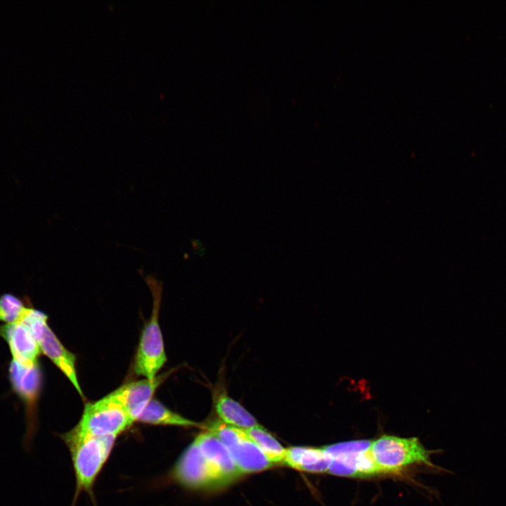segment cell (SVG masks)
I'll return each instance as SVG.
<instances>
[{
    "label": "cell",
    "instance_id": "8992f818",
    "mask_svg": "<svg viewBox=\"0 0 506 506\" xmlns=\"http://www.w3.org/2000/svg\"><path fill=\"white\" fill-rule=\"evenodd\" d=\"M153 292V308L150 319L142 331L138 347L134 371L145 379H153L166 362L167 357L161 330L158 322L161 291L158 287Z\"/></svg>",
    "mask_w": 506,
    "mask_h": 506
},
{
    "label": "cell",
    "instance_id": "5b68a950",
    "mask_svg": "<svg viewBox=\"0 0 506 506\" xmlns=\"http://www.w3.org/2000/svg\"><path fill=\"white\" fill-rule=\"evenodd\" d=\"M207 429L227 448L242 474L261 472L274 466L244 429L221 421L212 423Z\"/></svg>",
    "mask_w": 506,
    "mask_h": 506
},
{
    "label": "cell",
    "instance_id": "4fadbf2b",
    "mask_svg": "<svg viewBox=\"0 0 506 506\" xmlns=\"http://www.w3.org/2000/svg\"><path fill=\"white\" fill-rule=\"evenodd\" d=\"M282 465L308 473H327L330 462L322 448L292 446L286 448Z\"/></svg>",
    "mask_w": 506,
    "mask_h": 506
},
{
    "label": "cell",
    "instance_id": "5bb4252c",
    "mask_svg": "<svg viewBox=\"0 0 506 506\" xmlns=\"http://www.w3.org/2000/svg\"><path fill=\"white\" fill-rule=\"evenodd\" d=\"M213 401L215 411L222 422L242 429L259 425L255 417L226 391L215 393Z\"/></svg>",
    "mask_w": 506,
    "mask_h": 506
},
{
    "label": "cell",
    "instance_id": "ba28073f",
    "mask_svg": "<svg viewBox=\"0 0 506 506\" xmlns=\"http://www.w3.org/2000/svg\"><path fill=\"white\" fill-rule=\"evenodd\" d=\"M172 474L180 484L192 489H207L223 486L195 441L183 452L175 464Z\"/></svg>",
    "mask_w": 506,
    "mask_h": 506
},
{
    "label": "cell",
    "instance_id": "3957f363",
    "mask_svg": "<svg viewBox=\"0 0 506 506\" xmlns=\"http://www.w3.org/2000/svg\"><path fill=\"white\" fill-rule=\"evenodd\" d=\"M372 440L358 439L322 447L330 465L327 473L343 477L367 478L380 474L370 454Z\"/></svg>",
    "mask_w": 506,
    "mask_h": 506
},
{
    "label": "cell",
    "instance_id": "52a82bcc",
    "mask_svg": "<svg viewBox=\"0 0 506 506\" xmlns=\"http://www.w3.org/2000/svg\"><path fill=\"white\" fill-rule=\"evenodd\" d=\"M133 422L125 410L108 394L94 403L86 404L74 427L93 436H117Z\"/></svg>",
    "mask_w": 506,
    "mask_h": 506
},
{
    "label": "cell",
    "instance_id": "8fae6325",
    "mask_svg": "<svg viewBox=\"0 0 506 506\" xmlns=\"http://www.w3.org/2000/svg\"><path fill=\"white\" fill-rule=\"evenodd\" d=\"M165 377L162 375L153 379H144L125 384L109 394V396L119 404L134 422Z\"/></svg>",
    "mask_w": 506,
    "mask_h": 506
},
{
    "label": "cell",
    "instance_id": "e0dca14e",
    "mask_svg": "<svg viewBox=\"0 0 506 506\" xmlns=\"http://www.w3.org/2000/svg\"><path fill=\"white\" fill-rule=\"evenodd\" d=\"M29 307L16 296L5 293L0 297V321L13 323L22 321Z\"/></svg>",
    "mask_w": 506,
    "mask_h": 506
},
{
    "label": "cell",
    "instance_id": "7a4b0ae2",
    "mask_svg": "<svg viewBox=\"0 0 506 506\" xmlns=\"http://www.w3.org/2000/svg\"><path fill=\"white\" fill-rule=\"evenodd\" d=\"M370 454L380 474L396 473L414 465L433 466L432 453L416 437L383 434L372 440Z\"/></svg>",
    "mask_w": 506,
    "mask_h": 506
},
{
    "label": "cell",
    "instance_id": "30bf717a",
    "mask_svg": "<svg viewBox=\"0 0 506 506\" xmlns=\"http://www.w3.org/2000/svg\"><path fill=\"white\" fill-rule=\"evenodd\" d=\"M0 336L8 344L12 360L27 367L39 365V344L28 325L23 321L0 326Z\"/></svg>",
    "mask_w": 506,
    "mask_h": 506
},
{
    "label": "cell",
    "instance_id": "9a60e30c",
    "mask_svg": "<svg viewBox=\"0 0 506 506\" xmlns=\"http://www.w3.org/2000/svg\"><path fill=\"white\" fill-rule=\"evenodd\" d=\"M137 421L155 425L200 427V424L171 410L155 399H151Z\"/></svg>",
    "mask_w": 506,
    "mask_h": 506
},
{
    "label": "cell",
    "instance_id": "7c38bea8",
    "mask_svg": "<svg viewBox=\"0 0 506 506\" xmlns=\"http://www.w3.org/2000/svg\"><path fill=\"white\" fill-rule=\"evenodd\" d=\"M194 441L214 467L223 486L242 475L227 448L213 433L207 429L203 431Z\"/></svg>",
    "mask_w": 506,
    "mask_h": 506
},
{
    "label": "cell",
    "instance_id": "9c48e42d",
    "mask_svg": "<svg viewBox=\"0 0 506 506\" xmlns=\"http://www.w3.org/2000/svg\"><path fill=\"white\" fill-rule=\"evenodd\" d=\"M8 374L13 389L26 406L27 426L23 446L29 450L36 430L34 408L41 387V370L39 365L27 367L11 360Z\"/></svg>",
    "mask_w": 506,
    "mask_h": 506
},
{
    "label": "cell",
    "instance_id": "2e32d148",
    "mask_svg": "<svg viewBox=\"0 0 506 506\" xmlns=\"http://www.w3.org/2000/svg\"><path fill=\"white\" fill-rule=\"evenodd\" d=\"M251 440L274 465H282L286 448L260 424L244 429Z\"/></svg>",
    "mask_w": 506,
    "mask_h": 506
},
{
    "label": "cell",
    "instance_id": "6da1fadb",
    "mask_svg": "<svg viewBox=\"0 0 506 506\" xmlns=\"http://www.w3.org/2000/svg\"><path fill=\"white\" fill-rule=\"evenodd\" d=\"M71 455L76 494L89 492L105 464L117 436L91 435L74 427L61 435Z\"/></svg>",
    "mask_w": 506,
    "mask_h": 506
},
{
    "label": "cell",
    "instance_id": "277c9868",
    "mask_svg": "<svg viewBox=\"0 0 506 506\" xmlns=\"http://www.w3.org/2000/svg\"><path fill=\"white\" fill-rule=\"evenodd\" d=\"M47 316L29 308L22 321L31 330L41 353L46 355L67 377L81 396H84L75 368V357L60 342L47 323Z\"/></svg>",
    "mask_w": 506,
    "mask_h": 506
}]
</instances>
